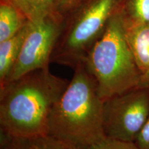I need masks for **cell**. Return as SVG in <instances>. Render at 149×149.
<instances>
[{
  "instance_id": "1",
  "label": "cell",
  "mask_w": 149,
  "mask_h": 149,
  "mask_svg": "<svg viewBox=\"0 0 149 149\" xmlns=\"http://www.w3.org/2000/svg\"><path fill=\"white\" fill-rule=\"evenodd\" d=\"M68 83L46 67L0 88L1 133L23 139L48 135L51 112Z\"/></svg>"
},
{
  "instance_id": "2",
  "label": "cell",
  "mask_w": 149,
  "mask_h": 149,
  "mask_svg": "<svg viewBox=\"0 0 149 149\" xmlns=\"http://www.w3.org/2000/svg\"><path fill=\"white\" fill-rule=\"evenodd\" d=\"M73 69L71 79L51 112L48 135L88 149L106 138L104 101L84 63L80 62Z\"/></svg>"
},
{
  "instance_id": "3",
  "label": "cell",
  "mask_w": 149,
  "mask_h": 149,
  "mask_svg": "<svg viewBox=\"0 0 149 149\" xmlns=\"http://www.w3.org/2000/svg\"><path fill=\"white\" fill-rule=\"evenodd\" d=\"M123 7L110 19L103 34L82 61L95 79L103 101L141 84L142 74L124 33Z\"/></svg>"
},
{
  "instance_id": "4",
  "label": "cell",
  "mask_w": 149,
  "mask_h": 149,
  "mask_svg": "<svg viewBox=\"0 0 149 149\" xmlns=\"http://www.w3.org/2000/svg\"><path fill=\"white\" fill-rule=\"evenodd\" d=\"M124 0H79L68 13L51 62L74 68L82 62L105 31L110 19L123 7Z\"/></svg>"
},
{
  "instance_id": "5",
  "label": "cell",
  "mask_w": 149,
  "mask_h": 149,
  "mask_svg": "<svg viewBox=\"0 0 149 149\" xmlns=\"http://www.w3.org/2000/svg\"><path fill=\"white\" fill-rule=\"evenodd\" d=\"M149 117V86H139L104 101L106 137L135 142Z\"/></svg>"
},
{
  "instance_id": "6",
  "label": "cell",
  "mask_w": 149,
  "mask_h": 149,
  "mask_svg": "<svg viewBox=\"0 0 149 149\" xmlns=\"http://www.w3.org/2000/svg\"><path fill=\"white\" fill-rule=\"evenodd\" d=\"M64 19V15H51L36 21H29V29L19 55L1 88L28 72L48 67Z\"/></svg>"
},
{
  "instance_id": "7",
  "label": "cell",
  "mask_w": 149,
  "mask_h": 149,
  "mask_svg": "<svg viewBox=\"0 0 149 149\" xmlns=\"http://www.w3.org/2000/svg\"><path fill=\"white\" fill-rule=\"evenodd\" d=\"M124 28L128 46L143 77L149 71V24L136 23L124 16Z\"/></svg>"
},
{
  "instance_id": "8",
  "label": "cell",
  "mask_w": 149,
  "mask_h": 149,
  "mask_svg": "<svg viewBox=\"0 0 149 149\" xmlns=\"http://www.w3.org/2000/svg\"><path fill=\"white\" fill-rule=\"evenodd\" d=\"M16 7L28 21L33 22L51 15H61L79 0H4Z\"/></svg>"
},
{
  "instance_id": "9",
  "label": "cell",
  "mask_w": 149,
  "mask_h": 149,
  "mask_svg": "<svg viewBox=\"0 0 149 149\" xmlns=\"http://www.w3.org/2000/svg\"><path fill=\"white\" fill-rule=\"evenodd\" d=\"M30 23L13 37L0 42V88L5 84L9 74L15 64L23 43L29 31Z\"/></svg>"
},
{
  "instance_id": "10",
  "label": "cell",
  "mask_w": 149,
  "mask_h": 149,
  "mask_svg": "<svg viewBox=\"0 0 149 149\" xmlns=\"http://www.w3.org/2000/svg\"><path fill=\"white\" fill-rule=\"evenodd\" d=\"M28 22L16 7L4 0L0 3V42L18 33Z\"/></svg>"
},
{
  "instance_id": "11",
  "label": "cell",
  "mask_w": 149,
  "mask_h": 149,
  "mask_svg": "<svg viewBox=\"0 0 149 149\" xmlns=\"http://www.w3.org/2000/svg\"><path fill=\"white\" fill-rule=\"evenodd\" d=\"M124 17L130 21L141 24H149V0H128Z\"/></svg>"
},
{
  "instance_id": "12",
  "label": "cell",
  "mask_w": 149,
  "mask_h": 149,
  "mask_svg": "<svg viewBox=\"0 0 149 149\" xmlns=\"http://www.w3.org/2000/svg\"><path fill=\"white\" fill-rule=\"evenodd\" d=\"M21 139L27 149H82L49 135Z\"/></svg>"
},
{
  "instance_id": "13",
  "label": "cell",
  "mask_w": 149,
  "mask_h": 149,
  "mask_svg": "<svg viewBox=\"0 0 149 149\" xmlns=\"http://www.w3.org/2000/svg\"><path fill=\"white\" fill-rule=\"evenodd\" d=\"M88 149H140L135 142L124 141L106 137Z\"/></svg>"
},
{
  "instance_id": "14",
  "label": "cell",
  "mask_w": 149,
  "mask_h": 149,
  "mask_svg": "<svg viewBox=\"0 0 149 149\" xmlns=\"http://www.w3.org/2000/svg\"><path fill=\"white\" fill-rule=\"evenodd\" d=\"M1 149H27L21 139L11 137L1 133Z\"/></svg>"
},
{
  "instance_id": "15",
  "label": "cell",
  "mask_w": 149,
  "mask_h": 149,
  "mask_svg": "<svg viewBox=\"0 0 149 149\" xmlns=\"http://www.w3.org/2000/svg\"><path fill=\"white\" fill-rule=\"evenodd\" d=\"M140 149H149V117L135 141Z\"/></svg>"
},
{
  "instance_id": "16",
  "label": "cell",
  "mask_w": 149,
  "mask_h": 149,
  "mask_svg": "<svg viewBox=\"0 0 149 149\" xmlns=\"http://www.w3.org/2000/svg\"><path fill=\"white\" fill-rule=\"evenodd\" d=\"M141 86H149V71L142 77Z\"/></svg>"
}]
</instances>
